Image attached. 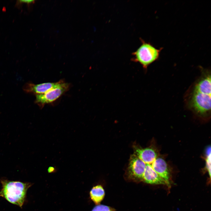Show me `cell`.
Segmentation results:
<instances>
[{"label":"cell","mask_w":211,"mask_h":211,"mask_svg":"<svg viewBox=\"0 0 211 211\" xmlns=\"http://www.w3.org/2000/svg\"><path fill=\"white\" fill-rule=\"evenodd\" d=\"M207 156L206 160V168L210 177L211 176V153L210 148H208L207 150Z\"/></svg>","instance_id":"8fae6325"},{"label":"cell","mask_w":211,"mask_h":211,"mask_svg":"<svg viewBox=\"0 0 211 211\" xmlns=\"http://www.w3.org/2000/svg\"><path fill=\"white\" fill-rule=\"evenodd\" d=\"M2 188L0 197L9 202L22 208L26 201L27 191L33 183L11 181L5 178L0 179Z\"/></svg>","instance_id":"7a4b0ae2"},{"label":"cell","mask_w":211,"mask_h":211,"mask_svg":"<svg viewBox=\"0 0 211 211\" xmlns=\"http://www.w3.org/2000/svg\"><path fill=\"white\" fill-rule=\"evenodd\" d=\"M154 170L165 181L166 185L170 186V173L167 163L161 157H157L151 165Z\"/></svg>","instance_id":"8992f818"},{"label":"cell","mask_w":211,"mask_h":211,"mask_svg":"<svg viewBox=\"0 0 211 211\" xmlns=\"http://www.w3.org/2000/svg\"><path fill=\"white\" fill-rule=\"evenodd\" d=\"M142 44L132 55V60L140 63L144 69H147L151 64L157 60L163 48L157 49L150 42L141 38Z\"/></svg>","instance_id":"3957f363"},{"label":"cell","mask_w":211,"mask_h":211,"mask_svg":"<svg viewBox=\"0 0 211 211\" xmlns=\"http://www.w3.org/2000/svg\"><path fill=\"white\" fill-rule=\"evenodd\" d=\"M19 3H26V4H31L35 2V1L33 0H21L18 1Z\"/></svg>","instance_id":"4fadbf2b"},{"label":"cell","mask_w":211,"mask_h":211,"mask_svg":"<svg viewBox=\"0 0 211 211\" xmlns=\"http://www.w3.org/2000/svg\"><path fill=\"white\" fill-rule=\"evenodd\" d=\"M145 165V168L142 181L152 184L166 185L164 180L154 170L151 165Z\"/></svg>","instance_id":"ba28073f"},{"label":"cell","mask_w":211,"mask_h":211,"mask_svg":"<svg viewBox=\"0 0 211 211\" xmlns=\"http://www.w3.org/2000/svg\"><path fill=\"white\" fill-rule=\"evenodd\" d=\"M63 81L61 80L56 82H47L37 84L28 83L24 86L23 89L27 92L33 93L36 95L42 94L57 87Z\"/></svg>","instance_id":"5b68a950"},{"label":"cell","mask_w":211,"mask_h":211,"mask_svg":"<svg viewBox=\"0 0 211 211\" xmlns=\"http://www.w3.org/2000/svg\"><path fill=\"white\" fill-rule=\"evenodd\" d=\"M105 193L103 187L100 185L93 187L90 192V195L91 200L98 205L103 200Z\"/></svg>","instance_id":"9c48e42d"},{"label":"cell","mask_w":211,"mask_h":211,"mask_svg":"<svg viewBox=\"0 0 211 211\" xmlns=\"http://www.w3.org/2000/svg\"><path fill=\"white\" fill-rule=\"evenodd\" d=\"M191 107L198 113L203 115L211 110V76H204L195 84L190 100Z\"/></svg>","instance_id":"6da1fadb"},{"label":"cell","mask_w":211,"mask_h":211,"mask_svg":"<svg viewBox=\"0 0 211 211\" xmlns=\"http://www.w3.org/2000/svg\"><path fill=\"white\" fill-rule=\"evenodd\" d=\"M91 211H114V210L113 208L108 206L99 205L94 207Z\"/></svg>","instance_id":"30bf717a"},{"label":"cell","mask_w":211,"mask_h":211,"mask_svg":"<svg viewBox=\"0 0 211 211\" xmlns=\"http://www.w3.org/2000/svg\"><path fill=\"white\" fill-rule=\"evenodd\" d=\"M57 169L55 166H50L47 169V171L49 173H52L56 172Z\"/></svg>","instance_id":"7c38bea8"},{"label":"cell","mask_w":211,"mask_h":211,"mask_svg":"<svg viewBox=\"0 0 211 211\" xmlns=\"http://www.w3.org/2000/svg\"><path fill=\"white\" fill-rule=\"evenodd\" d=\"M134 151L133 153L146 164L151 165L157 158V153L151 147L142 148L136 146Z\"/></svg>","instance_id":"52a82bcc"},{"label":"cell","mask_w":211,"mask_h":211,"mask_svg":"<svg viewBox=\"0 0 211 211\" xmlns=\"http://www.w3.org/2000/svg\"><path fill=\"white\" fill-rule=\"evenodd\" d=\"M69 87L70 84L64 81L57 87L45 93L36 95L35 103L42 108L46 104L51 103L59 98L68 91Z\"/></svg>","instance_id":"277c9868"}]
</instances>
